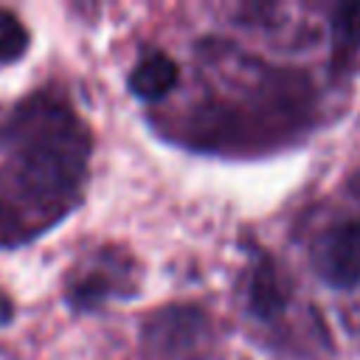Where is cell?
Here are the masks:
<instances>
[{"label": "cell", "mask_w": 360, "mask_h": 360, "mask_svg": "<svg viewBox=\"0 0 360 360\" xmlns=\"http://www.w3.org/2000/svg\"><path fill=\"white\" fill-rule=\"evenodd\" d=\"M82 121L45 96L11 110L0 129V242H25L79 200L87 169Z\"/></svg>", "instance_id": "cell-1"}, {"label": "cell", "mask_w": 360, "mask_h": 360, "mask_svg": "<svg viewBox=\"0 0 360 360\" xmlns=\"http://www.w3.org/2000/svg\"><path fill=\"white\" fill-rule=\"evenodd\" d=\"M205 343V318L188 307L160 309L143 326V349L149 360H200Z\"/></svg>", "instance_id": "cell-2"}, {"label": "cell", "mask_w": 360, "mask_h": 360, "mask_svg": "<svg viewBox=\"0 0 360 360\" xmlns=\"http://www.w3.org/2000/svg\"><path fill=\"white\" fill-rule=\"evenodd\" d=\"M318 276L338 290L360 284V219H346L326 228L312 245Z\"/></svg>", "instance_id": "cell-3"}, {"label": "cell", "mask_w": 360, "mask_h": 360, "mask_svg": "<svg viewBox=\"0 0 360 360\" xmlns=\"http://www.w3.org/2000/svg\"><path fill=\"white\" fill-rule=\"evenodd\" d=\"M177 76H180L177 62L169 53L149 51L135 62L127 84H129L132 96H138L141 101H158L177 84Z\"/></svg>", "instance_id": "cell-4"}, {"label": "cell", "mask_w": 360, "mask_h": 360, "mask_svg": "<svg viewBox=\"0 0 360 360\" xmlns=\"http://www.w3.org/2000/svg\"><path fill=\"white\" fill-rule=\"evenodd\" d=\"M28 28L20 22L17 14L0 8V65H14L28 53Z\"/></svg>", "instance_id": "cell-5"}, {"label": "cell", "mask_w": 360, "mask_h": 360, "mask_svg": "<svg viewBox=\"0 0 360 360\" xmlns=\"http://www.w3.org/2000/svg\"><path fill=\"white\" fill-rule=\"evenodd\" d=\"M332 42L338 56H349L360 48V6H343L335 14L332 25Z\"/></svg>", "instance_id": "cell-6"}, {"label": "cell", "mask_w": 360, "mask_h": 360, "mask_svg": "<svg viewBox=\"0 0 360 360\" xmlns=\"http://www.w3.org/2000/svg\"><path fill=\"white\" fill-rule=\"evenodd\" d=\"M281 301H284V292L276 284L273 267H262L256 273V281H253V307L259 312H264L262 318H267V312H276L281 307Z\"/></svg>", "instance_id": "cell-7"}]
</instances>
